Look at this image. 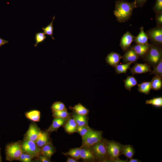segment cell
<instances>
[{
	"label": "cell",
	"instance_id": "7a4b0ae2",
	"mask_svg": "<svg viewBox=\"0 0 162 162\" xmlns=\"http://www.w3.org/2000/svg\"><path fill=\"white\" fill-rule=\"evenodd\" d=\"M150 44L149 49L142 58L146 63L154 68L162 59V45Z\"/></svg>",
	"mask_w": 162,
	"mask_h": 162
},
{
	"label": "cell",
	"instance_id": "60d3db41",
	"mask_svg": "<svg viewBox=\"0 0 162 162\" xmlns=\"http://www.w3.org/2000/svg\"><path fill=\"white\" fill-rule=\"evenodd\" d=\"M32 158L30 155L25 153V162H31L32 161Z\"/></svg>",
	"mask_w": 162,
	"mask_h": 162
},
{
	"label": "cell",
	"instance_id": "52a82bcc",
	"mask_svg": "<svg viewBox=\"0 0 162 162\" xmlns=\"http://www.w3.org/2000/svg\"><path fill=\"white\" fill-rule=\"evenodd\" d=\"M23 152L30 155L32 158H37L41 154V148L39 147L35 142L25 139L22 142Z\"/></svg>",
	"mask_w": 162,
	"mask_h": 162
},
{
	"label": "cell",
	"instance_id": "f6af8a7d",
	"mask_svg": "<svg viewBox=\"0 0 162 162\" xmlns=\"http://www.w3.org/2000/svg\"><path fill=\"white\" fill-rule=\"evenodd\" d=\"M129 162H141V161L136 158L131 159L128 161Z\"/></svg>",
	"mask_w": 162,
	"mask_h": 162
},
{
	"label": "cell",
	"instance_id": "f1b7e54d",
	"mask_svg": "<svg viewBox=\"0 0 162 162\" xmlns=\"http://www.w3.org/2000/svg\"><path fill=\"white\" fill-rule=\"evenodd\" d=\"M131 62L124 63L122 64H118L115 68V71L116 73L119 74L122 73L126 74V72L129 69Z\"/></svg>",
	"mask_w": 162,
	"mask_h": 162
},
{
	"label": "cell",
	"instance_id": "7c38bea8",
	"mask_svg": "<svg viewBox=\"0 0 162 162\" xmlns=\"http://www.w3.org/2000/svg\"><path fill=\"white\" fill-rule=\"evenodd\" d=\"M122 56L119 53L112 52L109 53L105 58L106 63L110 66L115 67L119 63Z\"/></svg>",
	"mask_w": 162,
	"mask_h": 162
},
{
	"label": "cell",
	"instance_id": "3957f363",
	"mask_svg": "<svg viewBox=\"0 0 162 162\" xmlns=\"http://www.w3.org/2000/svg\"><path fill=\"white\" fill-rule=\"evenodd\" d=\"M106 140L102 138L100 141L89 147L95 160L100 162L111 161L106 149Z\"/></svg>",
	"mask_w": 162,
	"mask_h": 162
},
{
	"label": "cell",
	"instance_id": "2e32d148",
	"mask_svg": "<svg viewBox=\"0 0 162 162\" xmlns=\"http://www.w3.org/2000/svg\"><path fill=\"white\" fill-rule=\"evenodd\" d=\"M68 118H54L52 124L46 130L49 133L56 131L60 127L64 125Z\"/></svg>",
	"mask_w": 162,
	"mask_h": 162
},
{
	"label": "cell",
	"instance_id": "6da1fadb",
	"mask_svg": "<svg viewBox=\"0 0 162 162\" xmlns=\"http://www.w3.org/2000/svg\"><path fill=\"white\" fill-rule=\"evenodd\" d=\"M136 8V6L135 0L132 2L124 0L116 1L113 13L117 21L120 23H124L129 20Z\"/></svg>",
	"mask_w": 162,
	"mask_h": 162
},
{
	"label": "cell",
	"instance_id": "ab89813d",
	"mask_svg": "<svg viewBox=\"0 0 162 162\" xmlns=\"http://www.w3.org/2000/svg\"><path fill=\"white\" fill-rule=\"evenodd\" d=\"M136 1V8H141L148 0H135Z\"/></svg>",
	"mask_w": 162,
	"mask_h": 162
},
{
	"label": "cell",
	"instance_id": "836d02e7",
	"mask_svg": "<svg viewBox=\"0 0 162 162\" xmlns=\"http://www.w3.org/2000/svg\"><path fill=\"white\" fill-rule=\"evenodd\" d=\"M51 108L53 111L67 110L64 104L60 101L54 102L51 106Z\"/></svg>",
	"mask_w": 162,
	"mask_h": 162
},
{
	"label": "cell",
	"instance_id": "ba28073f",
	"mask_svg": "<svg viewBox=\"0 0 162 162\" xmlns=\"http://www.w3.org/2000/svg\"><path fill=\"white\" fill-rule=\"evenodd\" d=\"M151 44L156 45L162 44V26H155L146 32Z\"/></svg>",
	"mask_w": 162,
	"mask_h": 162
},
{
	"label": "cell",
	"instance_id": "e0dca14e",
	"mask_svg": "<svg viewBox=\"0 0 162 162\" xmlns=\"http://www.w3.org/2000/svg\"><path fill=\"white\" fill-rule=\"evenodd\" d=\"M140 30L139 34L136 37H135L134 41L136 44H148V38L146 34L144 31V27L143 26L141 27Z\"/></svg>",
	"mask_w": 162,
	"mask_h": 162
},
{
	"label": "cell",
	"instance_id": "83f0119b",
	"mask_svg": "<svg viewBox=\"0 0 162 162\" xmlns=\"http://www.w3.org/2000/svg\"><path fill=\"white\" fill-rule=\"evenodd\" d=\"M145 103L146 104H151L156 108H161L162 107V97H154L146 100Z\"/></svg>",
	"mask_w": 162,
	"mask_h": 162
},
{
	"label": "cell",
	"instance_id": "e575fe53",
	"mask_svg": "<svg viewBox=\"0 0 162 162\" xmlns=\"http://www.w3.org/2000/svg\"><path fill=\"white\" fill-rule=\"evenodd\" d=\"M91 129L88 125L77 126L76 132L82 137L87 134Z\"/></svg>",
	"mask_w": 162,
	"mask_h": 162
},
{
	"label": "cell",
	"instance_id": "603a6c76",
	"mask_svg": "<svg viewBox=\"0 0 162 162\" xmlns=\"http://www.w3.org/2000/svg\"><path fill=\"white\" fill-rule=\"evenodd\" d=\"M138 91L140 92L146 94H149L151 88V81L150 82L144 81L137 84Z\"/></svg>",
	"mask_w": 162,
	"mask_h": 162
},
{
	"label": "cell",
	"instance_id": "44dd1931",
	"mask_svg": "<svg viewBox=\"0 0 162 162\" xmlns=\"http://www.w3.org/2000/svg\"><path fill=\"white\" fill-rule=\"evenodd\" d=\"M55 152V147L51 142L45 145L41 148V154L50 159Z\"/></svg>",
	"mask_w": 162,
	"mask_h": 162
},
{
	"label": "cell",
	"instance_id": "1f68e13d",
	"mask_svg": "<svg viewBox=\"0 0 162 162\" xmlns=\"http://www.w3.org/2000/svg\"><path fill=\"white\" fill-rule=\"evenodd\" d=\"M55 17V16H54L52 18V21L50 24L46 27L42 28V29L44 31V33L45 34L51 36L52 38L54 40H55V39L52 36L53 30V22Z\"/></svg>",
	"mask_w": 162,
	"mask_h": 162
},
{
	"label": "cell",
	"instance_id": "4fadbf2b",
	"mask_svg": "<svg viewBox=\"0 0 162 162\" xmlns=\"http://www.w3.org/2000/svg\"><path fill=\"white\" fill-rule=\"evenodd\" d=\"M122 58L124 63H135L140 58L133 49L129 48L125 51Z\"/></svg>",
	"mask_w": 162,
	"mask_h": 162
},
{
	"label": "cell",
	"instance_id": "d6986e66",
	"mask_svg": "<svg viewBox=\"0 0 162 162\" xmlns=\"http://www.w3.org/2000/svg\"><path fill=\"white\" fill-rule=\"evenodd\" d=\"M71 117L76 122L77 126L88 125V118L86 116L79 114L74 111L71 114Z\"/></svg>",
	"mask_w": 162,
	"mask_h": 162
},
{
	"label": "cell",
	"instance_id": "8992f818",
	"mask_svg": "<svg viewBox=\"0 0 162 162\" xmlns=\"http://www.w3.org/2000/svg\"><path fill=\"white\" fill-rule=\"evenodd\" d=\"M102 131L94 130L91 129L84 136L82 137V146L90 147L100 141L103 138Z\"/></svg>",
	"mask_w": 162,
	"mask_h": 162
},
{
	"label": "cell",
	"instance_id": "d4e9b609",
	"mask_svg": "<svg viewBox=\"0 0 162 162\" xmlns=\"http://www.w3.org/2000/svg\"><path fill=\"white\" fill-rule=\"evenodd\" d=\"M162 78L157 76L153 77L151 81V88L155 91L160 90L162 87Z\"/></svg>",
	"mask_w": 162,
	"mask_h": 162
},
{
	"label": "cell",
	"instance_id": "4316f807",
	"mask_svg": "<svg viewBox=\"0 0 162 162\" xmlns=\"http://www.w3.org/2000/svg\"><path fill=\"white\" fill-rule=\"evenodd\" d=\"M26 117L28 118L34 122L39 121L40 112L38 110H32L26 112Z\"/></svg>",
	"mask_w": 162,
	"mask_h": 162
},
{
	"label": "cell",
	"instance_id": "8fae6325",
	"mask_svg": "<svg viewBox=\"0 0 162 162\" xmlns=\"http://www.w3.org/2000/svg\"><path fill=\"white\" fill-rule=\"evenodd\" d=\"M129 69L130 70V73L133 75L151 73L152 70L150 66L146 63L141 64L136 63L132 68H129Z\"/></svg>",
	"mask_w": 162,
	"mask_h": 162
},
{
	"label": "cell",
	"instance_id": "30bf717a",
	"mask_svg": "<svg viewBox=\"0 0 162 162\" xmlns=\"http://www.w3.org/2000/svg\"><path fill=\"white\" fill-rule=\"evenodd\" d=\"M135 36H134L129 31H127L122 37L119 46L122 49L125 51L128 50L131 46Z\"/></svg>",
	"mask_w": 162,
	"mask_h": 162
},
{
	"label": "cell",
	"instance_id": "5b68a950",
	"mask_svg": "<svg viewBox=\"0 0 162 162\" xmlns=\"http://www.w3.org/2000/svg\"><path fill=\"white\" fill-rule=\"evenodd\" d=\"M22 152L21 141L8 144L5 148L6 160L10 161L18 160Z\"/></svg>",
	"mask_w": 162,
	"mask_h": 162
},
{
	"label": "cell",
	"instance_id": "484cf974",
	"mask_svg": "<svg viewBox=\"0 0 162 162\" xmlns=\"http://www.w3.org/2000/svg\"><path fill=\"white\" fill-rule=\"evenodd\" d=\"M70 108L73 110L76 113L81 115L86 116L89 112L88 110L80 103L73 107L70 106Z\"/></svg>",
	"mask_w": 162,
	"mask_h": 162
},
{
	"label": "cell",
	"instance_id": "74e56055",
	"mask_svg": "<svg viewBox=\"0 0 162 162\" xmlns=\"http://www.w3.org/2000/svg\"><path fill=\"white\" fill-rule=\"evenodd\" d=\"M156 26H162V12L157 14L155 16Z\"/></svg>",
	"mask_w": 162,
	"mask_h": 162
},
{
	"label": "cell",
	"instance_id": "4dcf8cb0",
	"mask_svg": "<svg viewBox=\"0 0 162 162\" xmlns=\"http://www.w3.org/2000/svg\"><path fill=\"white\" fill-rule=\"evenodd\" d=\"M52 116L54 118H65L70 117V114L68 112L67 110L57 111H52Z\"/></svg>",
	"mask_w": 162,
	"mask_h": 162
},
{
	"label": "cell",
	"instance_id": "d590c367",
	"mask_svg": "<svg viewBox=\"0 0 162 162\" xmlns=\"http://www.w3.org/2000/svg\"><path fill=\"white\" fill-rule=\"evenodd\" d=\"M46 37L44 33L40 32L36 33L35 35L36 43L34 45V46H37L39 43L44 41Z\"/></svg>",
	"mask_w": 162,
	"mask_h": 162
},
{
	"label": "cell",
	"instance_id": "ffe728a7",
	"mask_svg": "<svg viewBox=\"0 0 162 162\" xmlns=\"http://www.w3.org/2000/svg\"><path fill=\"white\" fill-rule=\"evenodd\" d=\"M64 125L67 133L70 134L76 132L77 125L72 118L69 117Z\"/></svg>",
	"mask_w": 162,
	"mask_h": 162
},
{
	"label": "cell",
	"instance_id": "9a60e30c",
	"mask_svg": "<svg viewBox=\"0 0 162 162\" xmlns=\"http://www.w3.org/2000/svg\"><path fill=\"white\" fill-rule=\"evenodd\" d=\"M80 158L85 161H94L95 159L94 154L89 147L81 146L80 147Z\"/></svg>",
	"mask_w": 162,
	"mask_h": 162
},
{
	"label": "cell",
	"instance_id": "f546056e",
	"mask_svg": "<svg viewBox=\"0 0 162 162\" xmlns=\"http://www.w3.org/2000/svg\"><path fill=\"white\" fill-rule=\"evenodd\" d=\"M80 148H71L66 153H62L65 155H68L76 160L80 158Z\"/></svg>",
	"mask_w": 162,
	"mask_h": 162
},
{
	"label": "cell",
	"instance_id": "d6a6232c",
	"mask_svg": "<svg viewBox=\"0 0 162 162\" xmlns=\"http://www.w3.org/2000/svg\"><path fill=\"white\" fill-rule=\"evenodd\" d=\"M149 74H153L162 78V59Z\"/></svg>",
	"mask_w": 162,
	"mask_h": 162
},
{
	"label": "cell",
	"instance_id": "ee69618b",
	"mask_svg": "<svg viewBox=\"0 0 162 162\" xmlns=\"http://www.w3.org/2000/svg\"><path fill=\"white\" fill-rule=\"evenodd\" d=\"M67 162H78L77 160L75 159L71 158H69L67 159V160H66Z\"/></svg>",
	"mask_w": 162,
	"mask_h": 162
},
{
	"label": "cell",
	"instance_id": "5bb4252c",
	"mask_svg": "<svg viewBox=\"0 0 162 162\" xmlns=\"http://www.w3.org/2000/svg\"><path fill=\"white\" fill-rule=\"evenodd\" d=\"M150 46V44L145 45L136 44L131 46L130 48L135 52L139 58H142L149 49Z\"/></svg>",
	"mask_w": 162,
	"mask_h": 162
},
{
	"label": "cell",
	"instance_id": "b9f144b4",
	"mask_svg": "<svg viewBox=\"0 0 162 162\" xmlns=\"http://www.w3.org/2000/svg\"><path fill=\"white\" fill-rule=\"evenodd\" d=\"M25 153L23 152L18 160L22 162H25Z\"/></svg>",
	"mask_w": 162,
	"mask_h": 162
},
{
	"label": "cell",
	"instance_id": "bcb514c9",
	"mask_svg": "<svg viewBox=\"0 0 162 162\" xmlns=\"http://www.w3.org/2000/svg\"><path fill=\"white\" fill-rule=\"evenodd\" d=\"M1 149L0 148V162H1L2 161V157H1Z\"/></svg>",
	"mask_w": 162,
	"mask_h": 162
},
{
	"label": "cell",
	"instance_id": "8d00e7d4",
	"mask_svg": "<svg viewBox=\"0 0 162 162\" xmlns=\"http://www.w3.org/2000/svg\"><path fill=\"white\" fill-rule=\"evenodd\" d=\"M152 9L155 14L162 12V0H156Z\"/></svg>",
	"mask_w": 162,
	"mask_h": 162
},
{
	"label": "cell",
	"instance_id": "cb8c5ba5",
	"mask_svg": "<svg viewBox=\"0 0 162 162\" xmlns=\"http://www.w3.org/2000/svg\"><path fill=\"white\" fill-rule=\"evenodd\" d=\"M123 81L125 88L130 92L132 87L138 84L137 80L133 76H128Z\"/></svg>",
	"mask_w": 162,
	"mask_h": 162
},
{
	"label": "cell",
	"instance_id": "277c9868",
	"mask_svg": "<svg viewBox=\"0 0 162 162\" xmlns=\"http://www.w3.org/2000/svg\"><path fill=\"white\" fill-rule=\"evenodd\" d=\"M124 145L114 140H106V147L108 153L112 162H127L119 158Z\"/></svg>",
	"mask_w": 162,
	"mask_h": 162
},
{
	"label": "cell",
	"instance_id": "7402d4cb",
	"mask_svg": "<svg viewBox=\"0 0 162 162\" xmlns=\"http://www.w3.org/2000/svg\"><path fill=\"white\" fill-rule=\"evenodd\" d=\"M135 152L133 147L130 145L127 144L124 145L122 151L121 155H124L127 158L131 159L133 158Z\"/></svg>",
	"mask_w": 162,
	"mask_h": 162
},
{
	"label": "cell",
	"instance_id": "7bdbcfd3",
	"mask_svg": "<svg viewBox=\"0 0 162 162\" xmlns=\"http://www.w3.org/2000/svg\"><path fill=\"white\" fill-rule=\"evenodd\" d=\"M8 42V40L3 39L0 38V46Z\"/></svg>",
	"mask_w": 162,
	"mask_h": 162
},
{
	"label": "cell",
	"instance_id": "9c48e42d",
	"mask_svg": "<svg viewBox=\"0 0 162 162\" xmlns=\"http://www.w3.org/2000/svg\"><path fill=\"white\" fill-rule=\"evenodd\" d=\"M41 131L36 124L32 123L29 125L25 137L27 139L35 142Z\"/></svg>",
	"mask_w": 162,
	"mask_h": 162
},
{
	"label": "cell",
	"instance_id": "f35d334b",
	"mask_svg": "<svg viewBox=\"0 0 162 162\" xmlns=\"http://www.w3.org/2000/svg\"><path fill=\"white\" fill-rule=\"evenodd\" d=\"M39 161L41 162H51L50 159L47 157L41 154L38 157Z\"/></svg>",
	"mask_w": 162,
	"mask_h": 162
},
{
	"label": "cell",
	"instance_id": "ac0fdd59",
	"mask_svg": "<svg viewBox=\"0 0 162 162\" xmlns=\"http://www.w3.org/2000/svg\"><path fill=\"white\" fill-rule=\"evenodd\" d=\"M50 142L49 133L46 130L45 131H41L35 142L39 147L41 148Z\"/></svg>",
	"mask_w": 162,
	"mask_h": 162
}]
</instances>
